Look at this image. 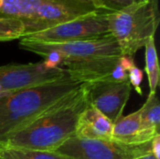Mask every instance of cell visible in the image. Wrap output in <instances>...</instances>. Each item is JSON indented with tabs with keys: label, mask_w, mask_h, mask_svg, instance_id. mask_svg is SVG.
<instances>
[{
	"label": "cell",
	"mask_w": 160,
	"mask_h": 159,
	"mask_svg": "<svg viewBox=\"0 0 160 159\" xmlns=\"http://www.w3.org/2000/svg\"><path fill=\"white\" fill-rule=\"evenodd\" d=\"M159 21L158 0H148L108 13L110 34L116 39L122 55L128 57H133L155 37Z\"/></svg>",
	"instance_id": "obj_4"
},
{
	"label": "cell",
	"mask_w": 160,
	"mask_h": 159,
	"mask_svg": "<svg viewBox=\"0 0 160 159\" xmlns=\"http://www.w3.org/2000/svg\"><path fill=\"white\" fill-rule=\"evenodd\" d=\"M91 1H93V2H94V4H95V1H96V0H91ZM95 6H96V5H95Z\"/></svg>",
	"instance_id": "obj_21"
},
{
	"label": "cell",
	"mask_w": 160,
	"mask_h": 159,
	"mask_svg": "<svg viewBox=\"0 0 160 159\" xmlns=\"http://www.w3.org/2000/svg\"><path fill=\"white\" fill-rule=\"evenodd\" d=\"M108 13L98 9L49 29L24 36L22 39L42 43H66L101 37L110 35Z\"/></svg>",
	"instance_id": "obj_5"
},
{
	"label": "cell",
	"mask_w": 160,
	"mask_h": 159,
	"mask_svg": "<svg viewBox=\"0 0 160 159\" xmlns=\"http://www.w3.org/2000/svg\"><path fill=\"white\" fill-rule=\"evenodd\" d=\"M0 159H68L54 152L10 148L0 145Z\"/></svg>",
	"instance_id": "obj_15"
},
{
	"label": "cell",
	"mask_w": 160,
	"mask_h": 159,
	"mask_svg": "<svg viewBox=\"0 0 160 159\" xmlns=\"http://www.w3.org/2000/svg\"><path fill=\"white\" fill-rule=\"evenodd\" d=\"M113 124L96 109L87 106L81 114L75 137L86 140H112Z\"/></svg>",
	"instance_id": "obj_10"
},
{
	"label": "cell",
	"mask_w": 160,
	"mask_h": 159,
	"mask_svg": "<svg viewBox=\"0 0 160 159\" xmlns=\"http://www.w3.org/2000/svg\"><path fill=\"white\" fill-rule=\"evenodd\" d=\"M53 152L68 159H135L151 152V142L128 145L113 140L73 137Z\"/></svg>",
	"instance_id": "obj_6"
},
{
	"label": "cell",
	"mask_w": 160,
	"mask_h": 159,
	"mask_svg": "<svg viewBox=\"0 0 160 159\" xmlns=\"http://www.w3.org/2000/svg\"><path fill=\"white\" fill-rule=\"evenodd\" d=\"M86 107L87 103L81 86L2 145L53 152L68 140L75 137L78 120Z\"/></svg>",
	"instance_id": "obj_2"
},
{
	"label": "cell",
	"mask_w": 160,
	"mask_h": 159,
	"mask_svg": "<svg viewBox=\"0 0 160 159\" xmlns=\"http://www.w3.org/2000/svg\"><path fill=\"white\" fill-rule=\"evenodd\" d=\"M139 112L143 134L151 142L156 135L159 134L160 104L157 92L149 94L146 102Z\"/></svg>",
	"instance_id": "obj_12"
},
{
	"label": "cell",
	"mask_w": 160,
	"mask_h": 159,
	"mask_svg": "<svg viewBox=\"0 0 160 159\" xmlns=\"http://www.w3.org/2000/svg\"><path fill=\"white\" fill-rule=\"evenodd\" d=\"M112 140L128 145H139L149 142L142 129L139 111L121 117L113 124Z\"/></svg>",
	"instance_id": "obj_11"
},
{
	"label": "cell",
	"mask_w": 160,
	"mask_h": 159,
	"mask_svg": "<svg viewBox=\"0 0 160 159\" xmlns=\"http://www.w3.org/2000/svg\"><path fill=\"white\" fill-rule=\"evenodd\" d=\"M87 106L105 115L112 124L117 122L130 97L129 82L100 80L82 85Z\"/></svg>",
	"instance_id": "obj_8"
},
{
	"label": "cell",
	"mask_w": 160,
	"mask_h": 159,
	"mask_svg": "<svg viewBox=\"0 0 160 159\" xmlns=\"http://www.w3.org/2000/svg\"><path fill=\"white\" fill-rule=\"evenodd\" d=\"M151 153L156 158L160 159V134L156 135L151 141Z\"/></svg>",
	"instance_id": "obj_19"
},
{
	"label": "cell",
	"mask_w": 160,
	"mask_h": 159,
	"mask_svg": "<svg viewBox=\"0 0 160 159\" xmlns=\"http://www.w3.org/2000/svg\"><path fill=\"white\" fill-rule=\"evenodd\" d=\"M47 0H0V18L21 20L23 24L35 15L37 8Z\"/></svg>",
	"instance_id": "obj_13"
},
{
	"label": "cell",
	"mask_w": 160,
	"mask_h": 159,
	"mask_svg": "<svg viewBox=\"0 0 160 159\" xmlns=\"http://www.w3.org/2000/svg\"><path fill=\"white\" fill-rule=\"evenodd\" d=\"M82 84L68 75L61 80L19 90L0 97V145L26 127Z\"/></svg>",
	"instance_id": "obj_3"
},
{
	"label": "cell",
	"mask_w": 160,
	"mask_h": 159,
	"mask_svg": "<svg viewBox=\"0 0 160 159\" xmlns=\"http://www.w3.org/2000/svg\"><path fill=\"white\" fill-rule=\"evenodd\" d=\"M135 159H158L156 158V157L150 152V153H148V154H146V155H144V156H142V157H138V158H135Z\"/></svg>",
	"instance_id": "obj_20"
},
{
	"label": "cell",
	"mask_w": 160,
	"mask_h": 159,
	"mask_svg": "<svg viewBox=\"0 0 160 159\" xmlns=\"http://www.w3.org/2000/svg\"><path fill=\"white\" fill-rule=\"evenodd\" d=\"M19 46L40 55L48 64L63 68L81 84L100 80L128 82V71L135 65L132 57L122 55L111 34L66 43H42L21 38Z\"/></svg>",
	"instance_id": "obj_1"
},
{
	"label": "cell",
	"mask_w": 160,
	"mask_h": 159,
	"mask_svg": "<svg viewBox=\"0 0 160 159\" xmlns=\"http://www.w3.org/2000/svg\"><path fill=\"white\" fill-rule=\"evenodd\" d=\"M98 10L91 0H47L24 23V36L40 32ZM23 36V37H24Z\"/></svg>",
	"instance_id": "obj_9"
},
{
	"label": "cell",
	"mask_w": 160,
	"mask_h": 159,
	"mask_svg": "<svg viewBox=\"0 0 160 159\" xmlns=\"http://www.w3.org/2000/svg\"><path fill=\"white\" fill-rule=\"evenodd\" d=\"M25 28L21 20L12 18H0V41H9L22 38Z\"/></svg>",
	"instance_id": "obj_16"
},
{
	"label": "cell",
	"mask_w": 160,
	"mask_h": 159,
	"mask_svg": "<svg viewBox=\"0 0 160 159\" xmlns=\"http://www.w3.org/2000/svg\"><path fill=\"white\" fill-rule=\"evenodd\" d=\"M145 71L148 76L150 93H156L159 83V65L155 43V37L145 44Z\"/></svg>",
	"instance_id": "obj_14"
},
{
	"label": "cell",
	"mask_w": 160,
	"mask_h": 159,
	"mask_svg": "<svg viewBox=\"0 0 160 159\" xmlns=\"http://www.w3.org/2000/svg\"><path fill=\"white\" fill-rule=\"evenodd\" d=\"M67 72L47 62L8 64L0 67V97L22 89L52 82L67 77Z\"/></svg>",
	"instance_id": "obj_7"
},
{
	"label": "cell",
	"mask_w": 160,
	"mask_h": 159,
	"mask_svg": "<svg viewBox=\"0 0 160 159\" xmlns=\"http://www.w3.org/2000/svg\"><path fill=\"white\" fill-rule=\"evenodd\" d=\"M148 0H96L95 5L98 9L107 12H118L133 5H137Z\"/></svg>",
	"instance_id": "obj_17"
},
{
	"label": "cell",
	"mask_w": 160,
	"mask_h": 159,
	"mask_svg": "<svg viewBox=\"0 0 160 159\" xmlns=\"http://www.w3.org/2000/svg\"><path fill=\"white\" fill-rule=\"evenodd\" d=\"M142 78H143L142 71L134 65L128 71V82H129L130 85L134 86L135 90L140 95L142 94V88H141V83L142 82Z\"/></svg>",
	"instance_id": "obj_18"
}]
</instances>
